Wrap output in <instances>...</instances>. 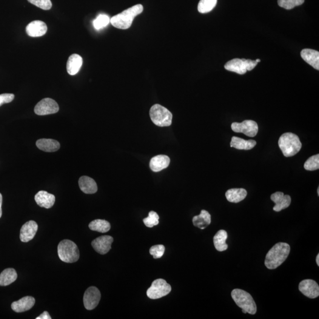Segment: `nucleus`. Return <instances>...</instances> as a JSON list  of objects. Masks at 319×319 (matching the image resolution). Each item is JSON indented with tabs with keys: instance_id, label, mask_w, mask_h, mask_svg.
Here are the masks:
<instances>
[{
	"instance_id": "obj_1",
	"label": "nucleus",
	"mask_w": 319,
	"mask_h": 319,
	"mask_svg": "<svg viewBox=\"0 0 319 319\" xmlns=\"http://www.w3.org/2000/svg\"><path fill=\"white\" fill-rule=\"evenodd\" d=\"M290 246L288 244L278 243L270 250L264 264L267 269L274 270L280 266L289 257Z\"/></svg>"
},
{
	"instance_id": "obj_2",
	"label": "nucleus",
	"mask_w": 319,
	"mask_h": 319,
	"mask_svg": "<svg viewBox=\"0 0 319 319\" xmlns=\"http://www.w3.org/2000/svg\"><path fill=\"white\" fill-rule=\"evenodd\" d=\"M143 11V6L141 4L134 5L122 11L117 15L113 17L110 19L111 24L119 29H127L131 27L134 19Z\"/></svg>"
},
{
	"instance_id": "obj_3",
	"label": "nucleus",
	"mask_w": 319,
	"mask_h": 319,
	"mask_svg": "<svg viewBox=\"0 0 319 319\" xmlns=\"http://www.w3.org/2000/svg\"><path fill=\"white\" fill-rule=\"evenodd\" d=\"M278 146L286 158L294 156L300 152L302 144L298 137L292 133L283 134L278 139Z\"/></svg>"
},
{
	"instance_id": "obj_4",
	"label": "nucleus",
	"mask_w": 319,
	"mask_h": 319,
	"mask_svg": "<svg viewBox=\"0 0 319 319\" xmlns=\"http://www.w3.org/2000/svg\"><path fill=\"white\" fill-rule=\"evenodd\" d=\"M231 296L236 305L250 315L257 313V305L250 293L243 290L236 289L231 292Z\"/></svg>"
},
{
	"instance_id": "obj_5",
	"label": "nucleus",
	"mask_w": 319,
	"mask_h": 319,
	"mask_svg": "<svg viewBox=\"0 0 319 319\" xmlns=\"http://www.w3.org/2000/svg\"><path fill=\"white\" fill-rule=\"evenodd\" d=\"M58 256L61 260L67 263H75L79 258V251L73 241L65 239L58 247Z\"/></svg>"
},
{
	"instance_id": "obj_6",
	"label": "nucleus",
	"mask_w": 319,
	"mask_h": 319,
	"mask_svg": "<svg viewBox=\"0 0 319 319\" xmlns=\"http://www.w3.org/2000/svg\"><path fill=\"white\" fill-rule=\"evenodd\" d=\"M153 123L159 127H169L172 124L173 115L169 110L159 104L154 105L150 110Z\"/></svg>"
},
{
	"instance_id": "obj_7",
	"label": "nucleus",
	"mask_w": 319,
	"mask_h": 319,
	"mask_svg": "<svg viewBox=\"0 0 319 319\" xmlns=\"http://www.w3.org/2000/svg\"><path fill=\"white\" fill-rule=\"evenodd\" d=\"M258 63L251 59H233L228 62L225 65V68L230 72H235L239 75H244L247 71L252 70L257 66Z\"/></svg>"
},
{
	"instance_id": "obj_8",
	"label": "nucleus",
	"mask_w": 319,
	"mask_h": 319,
	"mask_svg": "<svg viewBox=\"0 0 319 319\" xmlns=\"http://www.w3.org/2000/svg\"><path fill=\"white\" fill-rule=\"evenodd\" d=\"M172 290L170 285L163 279L154 281L152 286L147 291V295L151 299H158L169 295Z\"/></svg>"
},
{
	"instance_id": "obj_9",
	"label": "nucleus",
	"mask_w": 319,
	"mask_h": 319,
	"mask_svg": "<svg viewBox=\"0 0 319 319\" xmlns=\"http://www.w3.org/2000/svg\"><path fill=\"white\" fill-rule=\"evenodd\" d=\"M231 129L235 133H243L251 137L257 136L258 132V125L257 122L252 120H245L241 123L233 122Z\"/></svg>"
},
{
	"instance_id": "obj_10",
	"label": "nucleus",
	"mask_w": 319,
	"mask_h": 319,
	"mask_svg": "<svg viewBox=\"0 0 319 319\" xmlns=\"http://www.w3.org/2000/svg\"><path fill=\"white\" fill-rule=\"evenodd\" d=\"M59 107L53 99L47 98L42 99L35 108V113L38 115L53 114L58 112Z\"/></svg>"
},
{
	"instance_id": "obj_11",
	"label": "nucleus",
	"mask_w": 319,
	"mask_h": 319,
	"mask_svg": "<svg viewBox=\"0 0 319 319\" xmlns=\"http://www.w3.org/2000/svg\"><path fill=\"white\" fill-rule=\"evenodd\" d=\"M101 295L99 290L95 287H90L84 296V304L85 309L93 310L98 305L101 300Z\"/></svg>"
},
{
	"instance_id": "obj_12",
	"label": "nucleus",
	"mask_w": 319,
	"mask_h": 319,
	"mask_svg": "<svg viewBox=\"0 0 319 319\" xmlns=\"http://www.w3.org/2000/svg\"><path fill=\"white\" fill-rule=\"evenodd\" d=\"M298 289L303 295L310 298H316L319 296V286L315 280H304L299 284Z\"/></svg>"
},
{
	"instance_id": "obj_13",
	"label": "nucleus",
	"mask_w": 319,
	"mask_h": 319,
	"mask_svg": "<svg viewBox=\"0 0 319 319\" xmlns=\"http://www.w3.org/2000/svg\"><path fill=\"white\" fill-rule=\"evenodd\" d=\"M114 241L112 236L104 235L94 239L92 242L93 249L100 254H106L111 249V245Z\"/></svg>"
},
{
	"instance_id": "obj_14",
	"label": "nucleus",
	"mask_w": 319,
	"mask_h": 319,
	"mask_svg": "<svg viewBox=\"0 0 319 319\" xmlns=\"http://www.w3.org/2000/svg\"><path fill=\"white\" fill-rule=\"evenodd\" d=\"M38 226L36 222L30 221L24 224L22 227L20 238L23 243H28L32 240L38 231Z\"/></svg>"
},
{
	"instance_id": "obj_15",
	"label": "nucleus",
	"mask_w": 319,
	"mask_h": 319,
	"mask_svg": "<svg viewBox=\"0 0 319 319\" xmlns=\"http://www.w3.org/2000/svg\"><path fill=\"white\" fill-rule=\"evenodd\" d=\"M271 199L275 204L273 210L275 212L287 208L291 204L292 199L289 195H284L283 192H277L271 196Z\"/></svg>"
},
{
	"instance_id": "obj_16",
	"label": "nucleus",
	"mask_w": 319,
	"mask_h": 319,
	"mask_svg": "<svg viewBox=\"0 0 319 319\" xmlns=\"http://www.w3.org/2000/svg\"><path fill=\"white\" fill-rule=\"evenodd\" d=\"M27 35L33 38L43 36L47 31V25L41 21H35L31 22L25 28Z\"/></svg>"
},
{
	"instance_id": "obj_17",
	"label": "nucleus",
	"mask_w": 319,
	"mask_h": 319,
	"mask_svg": "<svg viewBox=\"0 0 319 319\" xmlns=\"http://www.w3.org/2000/svg\"><path fill=\"white\" fill-rule=\"evenodd\" d=\"M35 299L31 296H26L14 301L11 304V309L17 313H22L29 310L35 305Z\"/></svg>"
},
{
	"instance_id": "obj_18",
	"label": "nucleus",
	"mask_w": 319,
	"mask_h": 319,
	"mask_svg": "<svg viewBox=\"0 0 319 319\" xmlns=\"http://www.w3.org/2000/svg\"><path fill=\"white\" fill-rule=\"evenodd\" d=\"M35 199L39 206L46 209L51 208L55 202V196L44 190L39 191L35 195Z\"/></svg>"
},
{
	"instance_id": "obj_19",
	"label": "nucleus",
	"mask_w": 319,
	"mask_h": 319,
	"mask_svg": "<svg viewBox=\"0 0 319 319\" xmlns=\"http://www.w3.org/2000/svg\"><path fill=\"white\" fill-rule=\"evenodd\" d=\"M170 159L166 155H158L151 159L150 167L153 172H159L169 166Z\"/></svg>"
},
{
	"instance_id": "obj_20",
	"label": "nucleus",
	"mask_w": 319,
	"mask_h": 319,
	"mask_svg": "<svg viewBox=\"0 0 319 319\" xmlns=\"http://www.w3.org/2000/svg\"><path fill=\"white\" fill-rule=\"evenodd\" d=\"M80 189L86 194H93L97 192L98 186L93 179L84 176L79 180Z\"/></svg>"
},
{
	"instance_id": "obj_21",
	"label": "nucleus",
	"mask_w": 319,
	"mask_h": 319,
	"mask_svg": "<svg viewBox=\"0 0 319 319\" xmlns=\"http://www.w3.org/2000/svg\"><path fill=\"white\" fill-rule=\"evenodd\" d=\"M301 57L310 66L314 68L316 70H319V52L318 51L304 49L301 52Z\"/></svg>"
},
{
	"instance_id": "obj_22",
	"label": "nucleus",
	"mask_w": 319,
	"mask_h": 319,
	"mask_svg": "<svg viewBox=\"0 0 319 319\" xmlns=\"http://www.w3.org/2000/svg\"><path fill=\"white\" fill-rule=\"evenodd\" d=\"M36 146L38 149L45 152H55L61 147L58 141L46 138L38 139L36 142Z\"/></svg>"
},
{
	"instance_id": "obj_23",
	"label": "nucleus",
	"mask_w": 319,
	"mask_h": 319,
	"mask_svg": "<svg viewBox=\"0 0 319 319\" xmlns=\"http://www.w3.org/2000/svg\"><path fill=\"white\" fill-rule=\"evenodd\" d=\"M83 63L82 57L77 54L71 55L67 62V72L70 75H75L81 69Z\"/></svg>"
},
{
	"instance_id": "obj_24",
	"label": "nucleus",
	"mask_w": 319,
	"mask_h": 319,
	"mask_svg": "<svg viewBox=\"0 0 319 319\" xmlns=\"http://www.w3.org/2000/svg\"><path fill=\"white\" fill-rule=\"evenodd\" d=\"M257 144V142L253 139H246L237 137H233L230 141V147H234L238 150H249L252 149Z\"/></svg>"
},
{
	"instance_id": "obj_25",
	"label": "nucleus",
	"mask_w": 319,
	"mask_h": 319,
	"mask_svg": "<svg viewBox=\"0 0 319 319\" xmlns=\"http://www.w3.org/2000/svg\"><path fill=\"white\" fill-rule=\"evenodd\" d=\"M226 198L228 201L231 203L237 204L246 199L247 196V192L246 189H230L227 191L226 193Z\"/></svg>"
},
{
	"instance_id": "obj_26",
	"label": "nucleus",
	"mask_w": 319,
	"mask_h": 319,
	"mask_svg": "<svg viewBox=\"0 0 319 319\" xmlns=\"http://www.w3.org/2000/svg\"><path fill=\"white\" fill-rule=\"evenodd\" d=\"M193 224L199 229H204L211 223V215L205 210H202L200 215L193 218Z\"/></svg>"
},
{
	"instance_id": "obj_27",
	"label": "nucleus",
	"mask_w": 319,
	"mask_h": 319,
	"mask_svg": "<svg viewBox=\"0 0 319 319\" xmlns=\"http://www.w3.org/2000/svg\"><path fill=\"white\" fill-rule=\"evenodd\" d=\"M228 238L227 232L225 230H220L216 233L213 237V244L216 250L222 252L226 251L228 246L226 243Z\"/></svg>"
},
{
	"instance_id": "obj_28",
	"label": "nucleus",
	"mask_w": 319,
	"mask_h": 319,
	"mask_svg": "<svg viewBox=\"0 0 319 319\" xmlns=\"http://www.w3.org/2000/svg\"><path fill=\"white\" fill-rule=\"evenodd\" d=\"M18 278V274L13 269H5L0 274V286H7L12 284Z\"/></svg>"
},
{
	"instance_id": "obj_29",
	"label": "nucleus",
	"mask_w": 319,
	"mask_h": 319,
	"mask_svg": "<svg viewBox=\"0 0 319 319\" xmlns=\"http://www.w3.org/2000/svg\"><path fill=\"white\" fill-rule=\"evenodd\" d=\"M89 228L93 231L105 233L110 230L111 225L109 222L103 220V219H96V220L91 222L89 224Z\"/></svg>"
},
{
	"instance_id": "obj_30",
	"label": "nucleus",
	"mask_w": 319,
	"mask_h": 319,
	"mask_svg": "<svg viewBox=\"0 0 319 319\" xmlns=\"http://www.w3.org/2000/svg\"><path fill=\"white\" fill-rule=\"evenodd\" d=\"M218 0H201L198 9L199 13H207L211 11L217 4Z\"/></svg>"
},
{
	"instance_id": "obj_31",
	"label": "nucleus",
	"mask_w": 319,
	"mask_h": 319,
	"mask_svg": "<svg viewBox=\"0 0 319 319\" xmlns=\"http://www.w3.org/2000/svg\"><path fill=\"white\" fill-rule=\"evenodd\" d=\"M304 0H278L279 6L287 10H291L304 3Z\"/></svg>"
},
{
	"instance_id": "obj_32",
	"label": "nucleus",
	"mask_w": 319,
	"mask_h": 319,
	"mask_svg": "<svg viewBox=\"0 0 319 319\" xmlns=\"http://www.w3.org/2000/svg\"><path fill=\"white\" fill-rule=\"evenodd\" d=\"M304 169L309 171H314L319 169V155L310 157L304 164Z\"/></svg>"
},
{
	"instance_id": "obj_33",
	"label": "nucleus",
	"mask_w": 319,
	"mask_h": 319,
	"mask_svg": "<svg viewBox=\"0 0 319 319\" xmlns=\"http://www.w3.org/2000/svg\"><path fill=\"white\" fill-rule=\"evenodd\" d=\"M110 22L109 17L105 14H100L97 17L93 22L94 27L96 30H100L101 28L106 27Z\"/></svg>"
},
{
	"instance_id": "obj_34",
	"label": "nucleus",
	"mask_w": 319,
	"mask_h": 319,
	"mask_svg": "<svg viewBox=\"0 0 319 319\" xmlns=\"http://www.w3.org/2000/svg\"><path fill=\"white\" fill-rule=\"evenodd\" d=\"M144 224L148 228H153L159 224V216L156 212L151 211L149 216L143 219Z\"/></svg>"
},
{
	"instance_id": "obj_35",
	"label": "nucleus",
	"mask_w": 319,
	"mask_h": 319,
	"mask_svg": "<svg viewBox=\"0 0 319 319\" xmlns=\"http://www.w3.org/2000/svg\"><path fill=\"white\" fill-rule=\"evenodd\" d=\"M27 1L42 10H49L52 7L50 0H27Z\"/></svg>"
},
{
	"instance_id": "obj_36",
	"label": "nucleus",
	"mask_w": 319,
	"mask_h": 319,
	"mask_svg": "<svg viewBox=\"0 0 319 319\" xmlns=\"http://www.w3.org/2000/svg\"><path fill=\"white\" fill-rule=\"evenodd\" d=\"M165 252V247L163 245H156L150 249V253L155 259L163 257Z\"/></svg>"
},
{
	"instance_id": "obj_37",
	"label": "nucleus",
	"mask_w": 319,
	"mask_h": 319,
	"mask_svg": "<svg viewBox=\"0 0 319 319\" xmlns=\"http://www.w3.org/2000/svg\"><path fill=\"white\" fill-rule=\"evenodd\" d=\"M14 99V95L12 93H3L0 95V106L2 104L10 103Z\"/></svg>"
},
{
	"instance_id": "obj_38",
	"label": "nucleus",
	"mask_w": 319,
	"mask_h": 319,
	"mask_svg": "<svg viewBox=\"0 0 319 319\" xmlns=\"http://www.w3.org/2000/svg\"><path fill=\"white\" fill-rule=\"evenodd\" d=\"M52 318L50 317L49 313L47 312H44L42 313V315L38 316L36 318V319H51Z\"/></svg>"
},
{
	"instance_id": "obj_39",
	"label": "nucleus",
	"mask_w": 319,
	"mask_h": 319,
	"mask_svg": "<svg viewBox=\"0 0 319 319\" xmlns=\"http://www.w3.org/2000/svg\"><path fill=\"white\" fill-rule=\"evenodd\" d=\"M2 196L1 193H0V218H1V216H2Z\"/></svg>"
},
{
	"instance_id": "obj_40",
	"label": "nucleus",
	"mask_w": 319,
	"mask_h": 319,
	"mask_svg": "<svg viewBox=\"0 0 319 319\" xmlns=\"http://www.w3.org/2000/svg\"><path fill=\"white\" fill-rule=\"evenodd\" d=\"M316 263H317L318 266H319V254H318L317 257H316Z\"/></svg>"
},
{
	"instance_id": "obj_41",
	"label": "nucleus",
	"mask_w": 319,
	"mask_h": 319,
	"mask_svg": "<svg viewBox=\"0 0 319 319\" xmlns=\"http://www.w3.org/2000/svg\"><path fill=\"white\" fill-rule=\"evenodd\" d=\"M255 61L257 62V63L261 62L260 59H257V60H255Z\"/></svg>"
},
{
	"instance_id": "obj_42",
	"label": "nucleus",
	"mask_w": 319,
	"mask_h": 319,
	"mask_svg": "<svg viewBox=\"0 0 319 319\" xmlns=\"http://www.w3.org/2000/svg\"><path fill=\"white\" fill-rule=\"evenodd\" d=\"M318 196H319V187H318Z\"/></svg>"
},
{
	"instance_id": "obj_43",
	"label": "nucleus",
	"mask_w": 319,
	"mask_h": 319,
	"mask_svg": "<svg viewBox=\"0 0 319 319\" xmlns=\"http://www.w3.org/2000/svg\"><path fill=\"white\" fill-rule=\"evenodd\" d=\"M243 312L245 313V314H246V313H247L246 311H245L244 310H243Z\"/></svg>"
}]
</instances>
